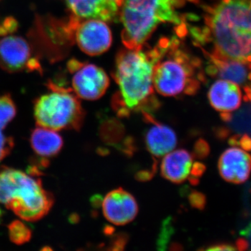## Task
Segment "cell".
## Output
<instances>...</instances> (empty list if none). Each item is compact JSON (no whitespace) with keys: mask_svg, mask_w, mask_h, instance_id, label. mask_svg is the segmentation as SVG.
Here are the masks:
<instances>
[{"mask_svg":"<svg viewBox=\"0 0 251 251\" xmlns=\"http://www.w3.org/2000/svg\"><path fill=\"white\" fill-rule=\"evenodd\" d=\"M204 11L205 27L191 31L196 42L212 41L214 57L251 64V0H222Z\"/></svg>","mask_w":251,"mask_h":251,"instance_id":"obj_1","label":"cell"},{"mask_svg":"<svg viewBox=\"0 0 251 251\" xmlns=\"http://www.w3.org/2000/svg\"><path fill=\"white\" fill-rule=\"evenodd\" d=\"M160 46H145L138 49L125 48L118 52L114 69V79L119 91L112 98V108L120 117L131 112L150 113L159 105L154 96L153 75L159 58Z\"/></svg>","mask_w":251,"mask_h":251,"instance_id":"obj_2","label":"cell"},{"mask_svg":"<svg viewBox=\"0 0 251 251\" xmlns=\"http://www.w3.org/2000/svg\"><path fill=\"white\" fill-rule=\"evenodd\" d=\"M160 56L153 70V87L164 97L194 95L204 80L201 61L181 47L178 38L158 41Z\"/></svg>","mask_w":251,"mask_h":251,"instance_id":"obj_3","label":"cell"},{"mask_svg":"<svg viewBox=\"0 0 251 251\" xmlns=\"http://www.w3.org/2000/svg\"><path fill=\"white\" fill-rule=\"evenodd\" d=\"M186 1L124 0L120 19L123 25L122 39L125 48H141L161 23H173L177 26L184 24L179 9Z\"/></svg>","mask_w":251,"mask_h":251,"instance_id":"obj_4","label":"cell"},{"mask_svg":"<svg viewBox=\"0 0 251 251\" xmlns=\"http://www.w3.org/2000/svg\"><path fill=\"white\" fill-rule=\"evenodd\" d=\"M0 203L27 221H39L54 204L41 179L14 168L0 169Z\"/></svg>","mask_w":251,"mask_h":251,"instance_id":"obj_5","label":"cell"},{"mask_svg":"<svg viewBox=\"0 0 251 251\" xmlns=\"http://www.w3.org/2000/svg\"><path fill=\"white\" fill-rule=\"evenodd\" d=\"M50 92L34 101V115L38 126L55 130L82 128L85 112L72 89L50 82Z\"/></svg>","mask_w":251,"mask_h":251,"instance_id":"obj_6","label":"cell"},{"mask_svg":"<svg viewBox=\"0 0 251 251\" xmlns=\"http://www.w3.org/2000/svg\"><path fill=\"white\" fill-rule=\"evenodd\" d=\"M80 18L72 16L64 19L52 16L37 17L29 36L36 54L50 62L60 60L75 43V30Z\"/></svg>","mask_w":251,"mask_h":251,"instance_id":"obj_7","label":"cell"},{"mask_svg":"<svg viewBox=\"0 0 251 251\" xmlns=\"http://www.w3.org/2000/svg\"><path fill=\"white\" fill-rule=\"evenodd\" d=\"M67 67L68 72L72 74V90L78 98L96 100L103 97L108 90L109 77L98 66L72 59Z\"/></svg>","mask_w":251,"mask_h":251,"instance_id":"obj_8","label":"cell"},{"mask_svg":"<svg viewBox=\"0 0 251 251\" xmlns=\"http://www.w3.org/2000/svg\"><path fill=\"white\" fill-rule=\"evenodd\" d=\"M34 49L24 38L6 36L0 39V67L9 73L41 72L39 61L34 57Z\"/></svg>","mask_w":251,"mask_h":251,"instance_id":"obj_9","label":"cell"},{"mask_svg":"<svg viewBox=\"0 0 251 251\" xmlns=\"http://www.w3.org/2000/svg\"><path fill=\"white\" fill-rule=\"evenodd\" d=\"M75 42L85 54L99 55L111 46V30L105 22L100 20L80 19L75 28Z\"/></svg>","mask_w":251,"mask_h":251,"instance_id":"obj_10","label":"cell"},{"mask_svg":"<svg viewBox=\"0 0 251 251\" xmlns=\"http://www.w3.org/2000/svg\"><path fill=\"white\" fill-rule=\"evenodd\" d=\"M102 210L109 222L116 226H125L138 215V205L130 193L119 188L110 191L104 198Z\"/></svg>","mask_w":251,"mask_h":251,"instance_id":"obj_11","label":"cell"},{"mask_svg":"<svg viewBox=\"0 0 251 251\" xmlns=\"http://www.w3.org/2000/svg\"><path fill=\"white\" fill-rule=\"evenodd\" d=\"M73 16L80 19L115 22L120 18L124 0H66Z\"/></svg>","mask_w":251,"mask_h":251,"instance_id":"obj_12","label":"cell"},{"mask_svg":"<svg viewBox=\"0 0 251 251\" xmlns=\"http://www.w3.org/2000/svg\"><path fill=\"white\" fill-rule=\"evenodd\" d=\"M218 166L223 179L232 184H242L250 176L251 156L242 149L229 148L221 154Z\"/></svg>","mask_w":251,"mask_h":251,"instance_id":"obj_13","label":"cell"},{"mask_svg":"<svg viewBox=\"0 0 251 251\" xmlns=\"http://www.w3.org/2000/svg\"><path fill=\"white\" fill-rule=\"evenodd\" d=\"M208 99L211 106L221 112L224 120L228 121L231 112L237 110L242 103V93L237 84L223 79L211 86Z\"/></svg>","mask_w":251,"mask_h":251,"instance_id":"obj_14","label":"cell"},{"mask_svg":"<svg viewBox=\"0 0 251 251\" xmlns=\"http://www.w3.org/2000/svg\"><path fill=\"white\" fill-rule=\"evenodd\" d=\"M143 115L145 120L151 123V126L145 134L147 150L156 158L166 156L176 148L177 144L176 133L171 127L157 122L151 114L143 113Z\"/></svg>","mask_w":251,"mask_h":251,"instance_id":"obj_15","label":"cell"},{"mask_svg":"<svg viewBox=\"0 0 251 251\" xmlns=\"http://www.w3.org/2000/svg\"><path fill=\"white\" fill-rule=\"evenodd\" d=\"M164 156L161 166L163 178L175 184H181L190 179L195 164L191 153L185 150H177Z\"/></svg>","mask_w":251,"mask_h":251,"instance_id":"obj_16","label":"cell"},{"mask_svg":"<svg viewBox=\"0 0 251 251\" xmlns=\"http://www.w3.org/2000/svg\"><path fill=\"white\" fill-rule=\"evenodd\" d=\"M204 54L209 59V65L206 71L211 76H219L237 85H244L249 77V69L251 64L237 60H228L214 57L203 49Z\"/></svg>","mask_w":251,"mask_h":251,"instance_id":"obj_17","label":"cell"},{"mask_svg":"<svg viewBox=\"0 0 251 251\" xmlns=\"http://www.w3.org/2000/svg\"><path fill=\"white\" fill-rule=\"evenodd\" d=\"M30 144L36 154L43 158H51L60 152L63 140L55 130L39 126L31 132Z\"/></svg>","mask_w":251,"mask_h":251,"instance_id":"obj_18","label":"cell"},{"mask_svg":"<svg viewBox=\"0 0 251 251\" xmlns=\"http://www.w3.org/2000/svg\"><path fill=\"white\" fill-rule=\"evenodd\" d=\"M16 115L14 100L9 94L0 97V130H4Z\"/></svg>","mask_w":251,"mask_h":251,"instance_id":"obj_19","label":"cell"},{"mask_svg":"<svg viewBox=\"0 0 251 251\" xmlns=\"http://www.w3.org/2000/svg\"><path fill=\"white\" fill-rule=\"evenodd\" d=\"M9 235L11 242L18 245L29 242L31 232L27 225L20 221H14L8 226Z\"/></svg>","mask_w":251,"mask_h":251,"instance_id":"obj_20","label":"cell"},{"mask_svg":"<svg viewBox=\"0 0 251 251\" xmlns=\"http://www.w3.org/2000/svg\"><path fill=\"white\" fill-rule=\"evenodd\" d=\"M14 145L12 138L5 135L3 133V130H0V161L9 154Z\"/></svg>","mask_w":251,"mask_h":251,"instance_id":"obj_21","label":"cell"},{"mask_svg":"<svg viewBox=\"0 0 251 251\" xmlns=\"http://www.w3.org/2000/svg\"><path fill=\"white\" fill-rule=\"evenodd\" d=\"M17 27L18 23L16 20L12 18H6L0 24V36L11 34L17 29Z\"/></svg>","mask_w":251,"mask_h":251,"instance_id":"obj_22","label":"cell"},{"mask_svg":"<svg viewBox=\"0 0 251 251\" xmlns=\"http://www.w3.org/2000/svg\"><path fill=\"white\" fill-rule=\"evenodd\" d=\"M191 202L196 207L202 209L205 205V198L201 193H194L191 195Z\"/></svg>","mask_w":251,"mask_h":251,"instance_id":"obj_23","label":"cell"},{"mask_svg":"<svg viewBox=\"0 0 251 251\" xmlns=\"http://www.w3.org/2000/svg\"><path fill=\"white\" fill-rule=\"evenodd\" d=\"M207 145L205 142L201 141L198 142L195 147V156H199L202 157L206 156V153L208 152Z\"/></svg>","mask_w":251,"mask_h":251,"instance_id":"obj_24","label":"cell"},{"mask_svg":"<svg viewBox=\"0 0 251 251\" xmlns=\"http://www.w3.org/2000/svg\"><path fill=\"white\" fill-rule=\"evenodd\" d=\"M236 248L230 244H218L215 245L210 246L206 250L207 251H234Z\"/></svg>","mask_w":251,"mask_h":251,"instance_id":"obj_25","label":"cell"},{"mask_svg":"<svg viewBox=\"0 0 251 251\" xmlns=\"http://www.w3.org/2000/svg\"><path fill=\"white\" fill-rule=\"evenodd\" d=\"M241 235L245 238L246 240L249 241L251 244V222L241 232Z\"/></svg>","mask_w":251,"mask_h":251,"instance_id":"obj_26","label":"cell"},{"mask_svg":"<svg viewBox=\"0 0 251 251\" xmlns=\"http://www.w3.org/2000/svg\"><path fill=\"white\" fill-rule=\"evenodd\" d=\"M1 209H0V217H1Z\"/></svg>","mask_w":251,"mask_h":251,"instance_id":"obj_27","label":"cell"}]
</instances>
